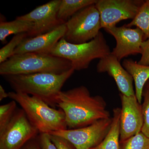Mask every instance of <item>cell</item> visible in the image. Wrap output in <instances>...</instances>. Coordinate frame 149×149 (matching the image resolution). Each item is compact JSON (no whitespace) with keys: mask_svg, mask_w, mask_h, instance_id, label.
Masks as SVG:
<instances>
[{"mask_svg":"<svg viewBox=\"0 0 149 149\" xmlns=\"http://www.w3.org/2000/svg\"><path fill=\"white\" fill-rule=\"evenodd\" d=\"M56 106L64 112L68 129L82 128L111 118L104 99L100 96H91L84 86L61 91Z\"/></svg>","mask_w":149,"mask_h":149,"instance_id":"obj_1","label":"cell"},{"mask_svg":"<svg viewBox=\"0 0 149 149\" xmlns=\"http://www.w3.org/2000/svg\"><path fill=\"white\" fill-rule=\"evenodd\" d=\"M74 70L72 68L61 74L37 73L3 77L14 92L36 97L54 107L56 106L57 97L63 86Z\"/></svg>","mask_w":149,"mask_h":149,"instance_id":"obj_2","label":"cell"},{"mask_svg":"<svg viewBox=\"0 0 149 149\" xmlns=\"http://www.w3.org/2000/svg\"><path fill=\"white\" fill-rule=\"evenodd\" d=\"M72 68L71 62L65 59L50 54L31 53L14 55L1 63L0 74L4 76L37 73L61 74Z\"/></svg>","mask_w":149,"mask_h":149,"instance_id":"obj_3","label":"cell"},{"mask_svg":"<svg viewBox=\"0 0 149 149\" xmlns=\"http://www.w3.org/2000/svg\"><path fill=\"white\" fill-rule=\"evenodd\" d=\"M8 97L21 107L39 133H48L68 129L63 111L41 99L24 93L9 92Z\"/></svg>","mask_w":149,"mask_h":149,"instance_id":"obj_4","label":"cell"},{"mask_svg":"<svg viewBox=\"0 0 149 149\" xmlns=\"http://www.w3.org/2000/svg\"><path fill=\"white\" fill-rule=\"evenodd\" d=\"M111 53L109 46L102 32L93 40L80 44H72L64 38L58 41L50 54L71 62L75 70L87 69L93 60L104 58Z\"/></svg>","mask_w":149,"mask_h":149,"instance_id":"obj_5","label":"cell"},{"mask_svg":"<svg viewBox=\"0 0 149 149\" xmlns=\"http://www.w3.org/2000/svg\"><path fill=\"white\" fill-rule=\"evenodd\" d=\"M66 31L63 38L68 42H88L97 37L102 28L100 15L95 4L79 11L65 22Z\"/></svg>","mask_w":149,"mask_h":149,"instance_id":"obj_6","label":"cell"},{"mask_svg":"<svg viewBox=\"0 0 149 149\" xmlns=\"http://www.w3.org/2000/svg\"><path fill=\"white\" fill-rule=\"evenodd\" d=\"M38 133L23 110L17 109L8 124L0 132V149H21Z\"/></svg>","mask_w":149,"mask_h":149,"instance_id":"obj_7","label":"cell"},{"mask_svg":"<svg viewBox=\"0 0 149 149\" xmlns=\"http://www.w3.org/2000/svg\"><path fill=\"white\" fill-rule=\"evenodd\" d=\"M112 118L101 119L91 125L75 129H66L49 134L63 137L76 149H91L100 144L108 133Z\"/></svg>","mask_w":149,"mask_h":149,"instance_id":"obj_8","label":"cell"},{"mask_svg":"<svg viewBox=\"0 0 149 149\" xmlns=\"http://www.w3.org/2000/svg\"><path fill=\"white\" fill-rule=\"evenodd\" d=\"M144 1L97 0L95 6L100 15L102 28L116 26L120 21L133 19Z\"/></svg>","mask_w":149,"mask_h":149,"instance_id":"obj_9","label":"cell"},{"mask_svg":"<svg viewBox=\"0 0 149 149\" xmlns=\"http://www.w3.org/2000/svg\"><path fill=\"white\" fill-rule=\"evenodd\" d=\"M61 0H53L37 7L27 14L16 18L33 22L31 31L27 33L28 37L50 32L60 25L64 24L58 18V12Z\"/></svg>","mask_w":149,"mask_h":149,"instance_id":"obj_10","label":"cell"},{"mask_svg":"<svg viewBox=\"0 0 149 149\" xmlns=\"http://www.w3.org/2000/svg\"><path fill=\"white\" fill-rule=\"evenodd\" d=\"M105 29L116 40V46L111 54L119 61L128 56L141 54V45L145 40L141 29H132L124 24L122 27L114 26Z\"/></svg>","mask_w":149,"mask_h":149,"instance_id":"obj_11","label":"cell"},{"mask_svg":"<svg viewBox=\"0 0 149 149\" xmlns=\"http://www.w3.org/2000/svg\"><path fill=\"white\" fill-rule=\"evenodd\" d=\"M121 108L120 115V142L141 132L143 118L142 105L136 95L126 96L120 94Z\"/></svg>","mask_w":149,"mask_h":149,"instance_id":"obj_12","label":"cell"},{"mask_svg":"<svg viewBox=\"0 0 149 149\" xmlns=\"http://www.w3.org/2000/svg\"><path fill=\"white\" fill-rule=\"evenodd\" d=\"M66 31L65 23L50 32L27 37L16 48L14 55L25 53L50 54L59 41L64 37Z\"/></svg>","mask_w":149,"mask_h":149,"instance_id":"obj_13","label":"cell"},{"mask_svg":"<svg viewBox=\"0 0 149 149\" xmlns=\"http://www.w3.org/2000/svg\"><path fill=\"white\" fill-rule=\"evenodd\" d=\"M97 70L100 73L107 72L113 78L120 94L128 96L135 95L133 77L111 53L100 60Z\"/></svg>","mask_w":149,"mask_h":149,"instance_id":"obj_14","label":"cell"},{"mask_svg":"<svg viewBox=\"0 0 149 149\" xmlns=\"http://www.w3.org/2000/svg\"><path fill=\"white\" fill-rule=\"evenodd\" d=\"M123 66L133 77L135 85V95L141 104L144 86L149 80V65H143L132 59H125Z\"/></svg>","mask_w":149,"mask_h":149,"instance_id":"obj_15","label":"cell"},{"mask_svg":"<svg viewBox=\"0 0 149 149\" xmlns=\"http://www.w3.org/2000/svg\"><path fill=\"white\" fill-rule=\"evenodd\" d=\"M120 109H114L108 133L100 144L91 149H120Z\"/></svg>","mask_w":149,"mask_h":149,"instance_id":"obj_16","label":"cell"},{"mask_svg":"<svg viewBox=\"0 0 149 149\" xmlns=\"http://www.w3.org/2000/svg\"><path fill=\"white\" fill-rule=\"evenodd\" d=\"M97 0H61L58 12V18L63 23L79 11L95 4Z\"/></svg>","mask_w":149,"mask_h":149,"instance_id":"obj_17","label":"cell"},{"mask_svg":"<svg viewBox=\"0 0 149 149\" xmlns=\"http://www.w3.org/2000/svg\"><path fill=\"white\" fill-rule=\"evenodd\" d=\"M33 26V22L17 18L13 21H1L0 40L2 42L5 43L10 35L29 33Z\"/></svg>","mask_w":149,"mask_h":149,"instance_id":"obj_18","label":"cell"},{"mask_svg":"<svg viewBox=\"0 0 149 149\" xmlns=\"http://www.w3.org/2000/svg\"><path fill=\"white\" fill-rule=\"evenodd\" d=\"M126 27L136 26L143 32L145 40L149 38V0L144 1L136 17Z\"/></svg>","mask_w":149,"mask_h":149,"instance_id":"obj_19","label":"cell"},{"mask_svg":"<svg viewBox=\"0 0 149 149\" xmlns=\"http://www.w3.org/2000/svg\"><path fill=\"white\" fill-rule=\"evenodd\" d=\"M27 37V33L15 35L7 44L0 49V63H2L13 56L16 48Z\"/></svg>","mask_w":149,"mask_h":149,"instance_id":"obj_20","label":"cell"},{"mask_svg":"<svg viewBox=\"0 0 149 149\" xmlns=\"http://www.w3.org/2000/svg\"><path fill=\"white\" fill-rule=\"evenodd\" d=\"M120 149H149V138L140 132L120 142Z\"/></svg>","mask_w":149,"mask_h":149,"instance_id":"obj_21","label":"cell"},{"mask_svg":"<svg viewBox=\"0 0 149 149\" xmlns=\"http://www.w3.org/2000/svg\"><path fill=\"white\" fill-rule=\"evenodd\" d=\"M17 109V102L12 100L0 106V132L2 131L13 117Z\"/></svg>","mask_w":149,"mask_h":149,"instance_id":"obj_22","label":"cell"},{"mask_svg":"<svg viewBox=\"0 0 149 149\" xmlns=\"http://www.w3.org/2000/svg\"><path fill=\"white\" fill-rule=\"evenodd\" d=\"M144 101L142 105L143 124L141 132L149 138V88L143 91Z\"/></svg>","mask_w":149,"mask_h":149,"instance_id":"obj_23","label":"cell"},{"mask_svg":"<svg viewBox=\"0 0 149 149\" xmlns=\"http://www.w3.org/2000/svg\"><path fill=\"white\" fill-rule=\"evenodd\" d=\"M49 135L51 141L57 149H76L72 144L64 138L56 135Z\"/></svg>","mask_w":149,"mask_h":149,"instance_id":"obj_24","label":"cell"},{"mask_svg":"<svg viewBox=\"0 0 149 149\" xmlns=\"http://www.w3.org/2000/svg\"><path fill=\"white\" fill-rule=\"evenodd\" d=\"M141 56L138 63L149 65V38L144 41L141 45Z\"/></svg>","mask_w":149,"mask_h":149,"instance_id":"obj_25","label":"cell"},{"mask_svg":"<svg viewBox=\"0 0 149 149\" xmlns=\"http://www.w3.org/2000/svg\"><path fill=\"white\" fill-rule=\"evenodd\" d=\"M41 149H57L48 133H41L39 138Z\"/></svg>","mask_w":149,"mask_h":149,"instance_id":"obj_26","label":"cell"},{"mask_svg":"<svg viewBox=\"0 0 149 149\" xmlns=\"http://www.w3.org/2000/svg\"><path fill=\"white\" fill-rule=\"evenodd\" d=\"M35 138L28 141L21 149H41L39 139L37 141Z\"/></svg>","mask_w":149,"mask_h":149,"instance_id":"obj_27","label":"cell"},{"mask_svg":"<svg viewBox=\"0 0 149 149\" xmlns=\"http://www.w3.org/2000/svg\"><path fill=\"white\" fill-rule=\"evenodd\" d=\"M8 97V93H6L2 85H0V101Z\"/></svg>","mask_w":149,"mask_h":149,"instance_id":"obj_28","label":"cell"},{"mask_svg":"<svg viewBox=\"0 0 149 149\" xmlns=\"http://www.w3.org/2000/svg\"><path fill=\"white\" fill-rule=\"evenodd\" d=\"M147 88H149V80L148 81V83H147Z\"/></svg>","mask_w":149,"mask_h":149,"instance_id":"obj_29","label":"cell"}]
</instances>
